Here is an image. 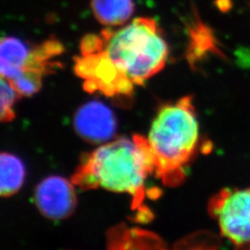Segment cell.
Returning <instances> with one entry per match:
<instances>
[{
	"mask_svg": "<svg viewBox=\"0 0 250 250\" xmlns=\"http://www.w3.org/2000/svg\"><path fill=\"white\" fill-rule=\"evenodd\" d=\"M169 47L154 19L138 17L119 29L83 36L74 72L89 93L130 97L164 68Z\"/></svg>",
	"mask_w": 250,
	"mask_h": 250,
	"instance_id": "cell-1",
	"label": "cell"
},
{
	"mask_svg": "<svg viewBox=\"0 0 250 250\" xmlns=\"http://www.w3.org/2000/svg\"><path fill=\"white\" fill-rule=\"evenodd\" d=\"M155 174V160L147 138H118L84 156L72 177L82 190L103 188L133 198V208L142 213L146 181ZM143 214V213H142Z\"/></svg>",
	"mask_w": 250,
	"mask_h": 250,
	"instance_id": "cell-2",
	"label": "cell"
},
{
	"mask_svg": "<svg viewBox=\"0 0 250 250\" xmlns=\"http://www.w3.org/2000/svg\"><path fill=\"white\" fill-rule=\"evenodd\" d=\"M199 125L192 97L161 107L147 137L155 160V175L176 187L186 178V167L199 145Z\"/></svg>",
	"mask_w": 250,
	"mask_h": 250,
	"instance_id": "cell-3",
	"label": "cell"
},
{
	"mask_svg": "<svg viewBox=\"0 0 250 250\" xmlns=\"http://www.w3.org/2000/svg\"><path fill=\"white\" fill-rule=\"evenodd\" d=\"M62 52V45L55 39L30 47L18 38L3 37L0 44L1 77L9 81L21 97L33 96L41 88L43 77L61 65L56 58Z\"/></svg>",
	"mask_w": 250,
	"mask_h": 250,
	"instance_id": "cell-4",
	"label": "cell"
},
{
	"mask_svg": "<svg viewBox=\"0 0 250 250\" xmlns=\"http://www.w3.org/2000/svg\"><path fill=\"white\" fill-rule=\"evenodd\" d=\"M222 235L237 248H250V188L224 189L208 202Z\"/></svg>",
	"mask_w": 250,
	"mask_h": 250,
	"instance_id": "cell-5",
	"label": "cell"
},
{
	"mask_svg": "<svg viewBox=\"0 0 250 250\" xmlns=\"http://www.w3.org/2000/svg\"><path fill=\"white\" fill-rule=\"evenodd\" d=\"M72 181L61 176L44 179L36 189L35 201L38 210L53 221H61L73 213L77 204Z\"/></svg>",
	"mask_w": 250,
	"mask_h": 250,
	"instance_id": "cell-6",
	"label": "cell"
},
{
	"mask_svg": "<svg viewBox=\"0 0 250 250\" xmlns=\"http://www.w3.org/2000/svg\"><path fill=\"white\" fill-rule=\"evenodd\" d=\"M74 129L90 143H107L116 132V119L110 108L99 101H91L76 111Z\"/></svg>",
	"mask_w": 250,
	"mask_h": 250,
	"instance_id": "cell-7",
	"label": "cell"
},
{
	"mask_svg": "<svg viewBox=\"0 0 250 250\" xmlns=\"http://www.w3.org/2000/svg\"><path fill=\"white\" fill-rule=\"evenodd\" d=\"M90 7L99 23L107 27L124 25L134 11L133 0H91Z\"/></svg>",
	"mask_w": 250,
	"mask_h": 250,
	"instance_id": "cell-8",
	"label": "cell"
},
{
	"mask_svg": "<svg viewBox=\"0 0 250 250\" xmlns=\"http://www.w3.org/2000/svg\"><path fill=\"white\" fill-rule=\"evenodd\" d=\"M0 193L1 197H10L23 185L25 168L18 157L10 153H2L0 157Z\"/></svg>",
	"mask_w": 250,
	"mask_h": 250,
	"instance_id": "cell-9",
	"label": "cell"
},
{
	"mask_svg": "<svg viewBox=\"0 0 250 250\" xmlns=\"http://www.w3.org/2000/svg\"><path fill=\"white\" fill-rule=\"evenodd\" d=\"M1 122L9 123L11 122L14 117V106L16 101L21 98V95L17 92L9 81L1 77Z\"/></svg>",
	"mask_w": 250,
	"mask_h": 250,
	"instance_id": "cell-10",
	"label": "cell"
},
{
	"mask_svg": "<svg viewBox=\"0 0 250 250\" xmlns=\"http://www.w3.org/2000/svg\"><path fill=\"white\" fill-rule=\"evenodd\" d=\"M217 6L222 11H227L232 6L231 0H218Z\"/></svg>",
	"mask_w": 250,
	"mask_h": 250,
	"instance_id": "cell-11",
	"label": "cell"
}]
</instances>
